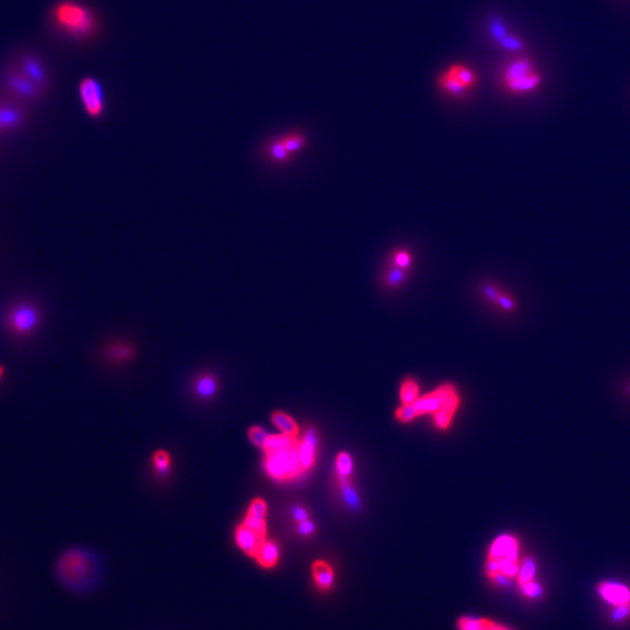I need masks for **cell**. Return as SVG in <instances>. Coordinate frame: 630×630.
Wrapping results in <instances>:
<instances>
[{"instance_id": "obj_8", "label": "cell", "mask_w": 630, "mask_h": 630, "mask_svg": "<svg viewBox=\"0 0 630 630\" xmlns=\"http://www.w3.org/2000/svg\"><path fill=\"white\" fill-rule=\"evenodd\" d=\"M29 111L22 103L0 97V137L15 134L29 123Z\"/></svg>"}, {"instance_id": "obj_32", "label": "cell", "mask_w": 630, "mask_h": 630, "mask_svg": "<svg viewBox=\"0 0 630 630\" xmlns=\"http://www.w3.org/2000/svg\"><path fill=\"white\" fill-rule=\"evenodd\" d=\"M242 523L247 525L248 528L252 529L254 531L257 532L258 535L263 536V537H268V536H266L268 535V534H266V532H268L266 518L259 517V516H256V515L247 513Z\"/></svg>"}, {"instance_id": "obj_14", "label": "cell", "mask_w": 630, "mask_h": 630, "mask_svg": "<svg viewBox=\"0 0 630 630\" xmlns=\"http://www.w3.org/2000/svg\"><path fill=\"white\" fill-rule=\"evenodd\" d=\"M261 155L266 162L275 166L289 165L293 160V155L286 150L280 137L265 141L262 146Z\"/></svg>"}, {"instance_id": "obj_36", "label": "cell", "mask_w": 630, "mask_h": 630, "mask_svg": "<svg viewBox=\"0 0 630 630\" xmlns=\"http://www.w3.org/2000/svg\"><path fill=\"white\" fill-rule=\"evenodd\" d=\"M502 292H503V289L495 285V284H492V282H487L481 287V294H482L483 299L486 300L487 303H492V305L496 303L497 299H499V296Z\"/></svg>"}, {"instance_id": "obj_1", "label": "cell", "mask_w": 630, "mask_h": 630, "mask_svg": "<svg viewBox=\"0 0 630 630\" xmlns=\"http://www.w3.org/2000/svg\"><path fill=\"white\" fill-rule=\"evenodd\" d=\"M50 22L61 36L78 43L89 41L99 29L95 12L78 0H59L50 10Z\"/></svg>"}, {"instance_id": "obj_2", "label": "cell", "mask_w": 630, "mask_h": 630, "mask_svg": "<svg viewBox=\"0 0 630 630\" xmlns=\"http://www.w3.org/2000/svg\"><path fill=\"white\" fill-rule=\"evenodd\" d=\"M43 319V310L39 303L29 298H18L5 307L1 327L12 340L25 341L39 331Z\"/></svg>"}, {"instance_id": "obj_40", "label": "cell", "mask_w": 630, "mask_h": 630, "mask_svg": "<svg viewBox=\"0 0 630 630\" xmlns=\"http://www.w3.org/2000/svg\"><path fill=\"white\" fill-rule=\"evenodd\" d=\"M521 591L522 594L524 595L525 598L529 599H538L543 594L542 586L538 582H536L535 580L530 581L528 584L521 586Z\"/></svg>"}, {"instance_id": "obj_35", "label": "cell", "mask_w": 630, "mask_h": 630, "mask_svg": "<svg viewBox=\"0 0 630 630\" xmlns=\"http://www.w3.org/2000/svg\"><path fill=\"white\" fill-rule=\"evenodd\" d=\"M153 464H155L157 472L160 474H166L169 472V466H171V457L166 451H157L153 455Z\"/></svg>"}, {"instance_id": "obj_38", "label": "cell", "mask_w": 630, "mask_h": 630, "mask_svg": "<svg viewBox=\"0 0 630 630\" xmlns=\"http://www.w3.org/2000/svg\"><path fill=\"white\" fill-rule=\"evenodd\" d=\"M490 34L493 36V39L499 43L501 40L509 34V32H508L507 27L504 26L503 22H501V20H497V19H493L492 22H490Z\"/></svg>"}, {"instance_id": "obj_33", "label": "cell", "mask_w": 630, "mask_h": 630, "mask_svg": "<svg viewBox=\"0 0 630 630\" xmlns=\"http://www.w3.org/2000/svg\"><path fill=\"white\" fill-rule=\"evenodd\" d=\"M269 436H270V434H268L263 427H250V430L248 432L249 441H250L256 448H261V450L264 448L265 444H266V441H268Z\"/></svg>"}, {"instance_id": "obj_21", "label": "cell", "mask_w": 630, "mask_h": 630, "mask_svg": "<svg viewBox=\"0 0 630 630\" xmlns=\"http://www.w3.org/2000/svg\"><path fill=\"white\" fill-rule=\"evenodd\" d=\"M271 420L273 425L280 430L284 434H289L292 437H298L299 427L296 420L291 415H286L282 411H275L272 413Z\"/></svg>"}, {"instance_id": "obj_6", "label": "cell", "mask_w": 630, "mask_h": 630, "mask_svg": "<svg viewBox=\"0 0 630 630\" xmlns=\"http://www.w3.org/2000/svg\"><path fill=\"white\" fill-rule=\"evenodd\" d=\"M3 88L6 97L15 99L22 104L40 101L46 94L39 87H36L31 80L26 78L15 64L10 66L5 71L3 76Z\"/></svg>"}, {"instance_id": "obj_17", "label": "cell", "mask_w": 630, "mask_h": 630, "mask_svg": "<svg viewBox=\"0 0 630 630\" xmlns=\"http://www.w3.org/2000/svg\"><path fill=\"white\" fill-rule=\"evenodd\" d=\"M263 568H273L279 560V546L271 539H265L254 558Z\"/></svg>"}, {"instance_id": "obj_27", "label": "cell", "mask_w": 630, "mask_h": 630, "mask_svg": "<svg viewBox=\"0 0 630 630\" xmlns=\"http://www.w3.org/2000/svg\"><path fill=\"white\" fill-rule=\"evenodd\" d=\"M536 574H537V561L534 557H527L522 561L517 577H516L520 587L523 585L528 584L530 581L535 580Z\"/></svg>"}, {"instance_id": "obj_12", "label": "cell", "mask_w": 630, "mask_h": 630, "mask_svg": "<svg viewBox=\"0 0 630 630\" xmlns=\"http://www.w3.org/2000/svg\"><path fill=\"white\" fill-rule=\"evenodd\" d=\"M488 558L520 560V540L513 535H502L490 546Z\"/></svg>"}, {"instance_id": "obj_11", "label": "cell", "mask_w": 630, "mask_h": 630, "mask_svg": "<svg viewBox=\"0 0 630 630\" xmlns=\"http://www.w3.org/2000/svg\"><path fill=\"white\" fill-rule=\"evenodd\" d=\"M596 591L599 595L613 607L630 605V588L621 582L601 581L596 586Z\"/></svg>"}, {"instance_id": "obj_45", "label": "cell", "mask_w": 630, "mask_h": 630, "mask_svg": "<svg viewBox=\"0 0 630 630\" xmlns=\"http://www.w3.org/2000/svg\"><path fill=\"white\" fill-rule=\"evenodd\" d=\"M629 391H630V387H629Z\"/></svg>"}, {"instance_id": "obj_37", "label": "cell", "mask_w": 630, "mask_h": 630, "mask_svg": "<svg viewBox=\"0 0 630 630\" xmlns=\"http://www.w3.org/2000/svg\"><path fill=\"white\" fill-rule=\"evenodd\" d=\"M495 306L499 307L501 310H503L506 313H513L517 310V303L513 296H509L507 293L502 292L497 299Z\"/></svg>"}, {"instance_id": "obj_22", "label": "cell", "mask_w": 630, "mask_h": 630, "mask_svg": "<svg viewBox=\"0 0 630 630\" xmlns=\"http://www.w3.org/2000/svg\"><path fill=\"white\" fill-rule=\"evenodd\" d=\"M217 390V380L210 373H202L194 382V391L201 398H210Z\"/></svg>"}, {"instance_id": "obj_4", "label": "cell", "mask_w": 630, "mask_h": 630, "mask_svg": "<svg viewBox=\"0 0 630 630\" xmlns=\"http://www.w3.org/2000/svg\"><path fill=\"white\" fill-rule=\"evenodd\" d=\"M501 82L507 92L515 95L534 92L542 85L540 71L528 57H517L504 68Z\"/></svg>"}, {"instance_id": "obj_9", "label": "cell", "mask_w": 630, "mask_h": 630, "mask_svg": "<svg viewBox=\"0 0 630 630\" xmlns=\"http://www.w3.org/2000/svg\"><path fill=\"white\" fill-rule=\"evenodd\" d=\"M15 66L43 92L47 94V92L50 90V73H48V69H47L43 59L38 57L36 54L32 53V52H24L15 59Z\"/></svg>"}, {"instance_id": "obj_13", "label": "cell", "mask_w": 630, "mask_h": 630, "mask_svg": "<svg viewBox=\"0 0 630 630\" xmlns=\"http://www.w3.org/2000/svg\"><path fill=\"white\" fill-rule=\"evenodd\" d=\"M268 537L258 535L252 529L248 528L247 525L241 523L235 530V540L242 551L250 558H255L258 549L264 543Z\"/></svg>"}, {"instance_id": "obj_18", "label": "cell", "mask_w": 630, "mask_h": 630, "mask_svg": "<svg viewBox=\"0 0 630 630\" xmlns=\"http://www.w3.org/2000/svg\"><path fill=\"white\" fill-rule=\"evenodd\" d=\"M314 582L321 591H327L334 582V571L329 564L324 560L314 561L312 566Z\"/></svg>"}, {"instance_id": "obj_3", "label": "cell", "mask_w": 630, "mask_h": 630, "mask_svg": "<svg viewBox=\"0 0 630 630\" xmlns=\"http://www.w3.org/2000/svg\"><path fill=\"white\" fill-rule=\"evenodd\" d=\"M57 573L59 579L68 586L81 587L95 578L97 561L85 550H68L57 560Z\"/></svg>"}, {"instance_id": "obj_16", "label": "cell", "mask_w": 630, "mask_h": 630, "mask_svg": "<svg viewBox=\"0 0 630 630\" xmlns=\"http://www.w3.org/2000/svg\"><path fill=\"white\" fill-rule=\"evenodd\" d=\"M317 436L314 434L313 430L307 431L303 441H299V446H298L299 460L305 472L314 465L315 453H317Z\"/></svg>"}, {"instance_id": "obj_26", "label": "cell", "mask_w": 630, "mask_h": 630, "mask_svg": "<svg viewBox=\"0 0 630 630\" xmlns=\"http://www.w3.org/2000/svg\"><path fill=\"white\" fill-rule=\"evenodd\" d=\"M280 139H282L286 150L292 155H296V153H299L306 148L307 138L301 132H289V134H282L280 136Z\"/></svg>"}, {"instance_id": "obj_15", "label": "cell", "mask_w": 630, "mask_h": 630, "mask_svg": "<svg viewBox=\"0 0 630 630\" xmlns=\"http://www.w3.org/2000/svg\"><path fill=\"white\" fill-rule=\"evenodd\" d=\"M410 273H411V270L398 268V266L387 263V266L384 268L383 272L380 275V285L387 289H399L408 280Z\"/></svg>"}, {"instance_id": "obj_34", "label": "cell", "mask_w": 630, "mask_h": 630, "mask_svg": "<svg viewBox=\"0 0 630 630\" xmlns=\"http://www.w3.org/2000/svg\"><path fill=\"white\" fill-rule=\"evenodd\" d=\"M499 45L503 50H508V52H513V53H518V52L524 50L523 40L520 39L518 36H514V34H511V33H509L506 38L501 40Z\"/></svg>"}, {"instance_id": "obj_41", "label": "cell", "mask_w": 630, "mask_h": 630, "mask_svg": "<svg viewBox=\"0 0 630 630\" xmlns=\"http://www.w3.org/2000/svg\"><path fill=\"white\" fill-rule=\"evenodd\" d=\"M628 617H630V605L617 606L613 608L612 620L614 622H623Z\"/></svg>"}, {"instance_id": "obj_7", "label": "cell", "mask_w": 630, "mask_h": 630, "mask_svg": "<svg viewBox=\"0 0 630 630\" xmlns=\"http://www.w3.org/2000/svg\"><path fill=\"white\" fill-rule=\"evenodd\" d=\"M78 96L85 113L92 120H99L106 113V95L97 78L87 76L78 85Z\"/></svg>"}, {"instance_id": "obj_20", "label": "cell", "mask_w": 630, "mask_h": 630, "mask_svg": "<svg viewBox=\"0 0 630 630\" xmlns=\"http://www.w3.org/2000/svg\"><path fill=\"white\" fill-rule=\"evenodd\" d=\"M298 444H299L298 438L292 437L289 434H270L263 451L265 453H272V452L282 451L286 448H294Z\"/></svg>"}, {"instance_id": "obj_39", "label": "cell", "mask_w": 630, "mask_h": 630, "mask_svg": "<svg viewBox=\"0 0 630 630\" xmlns=\"http://www.w3.org/2000/svg\"><path fill=\"white\" fill-rule=\"evenodd\" d=\"M396 417H397L401 422L408 423V422L413 420L415 417H418V415H417V411H415V405L403 404L401 408H398L397 412H396Z\"/></svg>"}, {"instance_id": "obj_19", "label": "cell", "mask_w": 630, "mask_h": 630, "mask_svg": "<svg viewBox=\"0 0 630 630\" xmlns=\"http://www.w3.org/2000/svg\"><path fill=\"white\" fill-rule=\"evenodd\" d=\"M458 627L460 630H513L490 620L474 619L467 616L459 620Z\"/></svg>"}, {"instance_id": "obj_28", "label": "cell", "mask_w": 630, "mask_h": 630, "mask_svg": "<svg viewBox=\"0 0 630 630\" xmlns=\"http://www.w3.org/2000/svg\"><path fill=\"white\" fill-rule=\"evenodd\" d=\"M387 264L394 265L398 268L408 269L411 270L413 265V255L411 251L405 248H398L394 249L387 258Z\"/></svg>"}, {"instance_id": "obj_30", "label": "cell", "mask_w": 630, "mask_h": 630, "mask_svg": "<svg viewBox=\"0 0 630 630\" xmlns=\"http://www.w3.org/2000/svg\"><path fill=\"white\" fill-rule=\"evenodd\" d=\"M336 472L341 482H345L349 476L352 475V460L350 455L347 454L345 452H342L336 458Z\"/></svg>"}, {"instance_id": "obj_5", "label": "cell", "mask_w": 630, "mask_h": 630, "mask_svg": "<svg viewBox=\"0 0 630 630\" xmlns=\"http://www.w3.org/2000/svg\"><path fill=\"white\" fill-rule=\"evenodd\" d=\"M298 446L299 444L282 451L265 453L264 468L266 474L277 481H287L296 479L305 473L300 464Z\"/></svg>"}, {"instance_id": "obj_29", "label": "cell", "mask_w": 630, "mask_h": 630, "mask_svg": "<svg viewBox=\"0 0 630 630\" xmlns=\"http://www.w3.org/2000/svg\"><path fill=\"white\" fill-rule=\"evenodd\" d=\"M108 354H109L110 357H111L113 361L123 362V361H127V359L134 356V347H131V345H127V343H123V342H115L113 345H110Z\"/></svg>"}, {"instance_id": "obj_43", "label": "cell", "mask_w": 630, "mask_h": 630, "mask_svg": "<svg viewBox=\"0 0 630 630\" xmlns=\"http://www.w3.org/2000/svg\"><path fill=\"white\" fill-rule=\"evenodd\" d=\"M293 518H294L298 523L308 520V514H307L306 509L303 507L294 508V510H293Z\"/></svg>"}, {"instance_id": "obj_25", "label": "cell", "mask_w": 630, "mask_h": 630, "mask_svg": "<svg viewBox=\"0 0 630 630\" xmlns=\"http://www.w3.org/2000/svg\"><path fill=\"white\" fill-rule=\"evenodd\" d=\"M446 73L457 78L459 82H461L462 85H466L468 89L475 87L476 83H478V78H476L475 73L472 69L466 67V66H462V64L452 66Z\"/></svg>"}, {"instance_id": "obj_31", "label": "cell", "mask_w": 630, "mask_h": 630, "mask_svg": "<svg viewBox=\"0 0 630 630\" xmlns=\"http://www.w3.org/2000/svg\"><path fill=\"white\" fill-rule=\"evenodd\" d=\"M419 387L415 380H406L401 387V399L403 404H415L418 399Z\"/></svg>"}, {"instance_id": "obj_10", "label": "cell", "mask_w": 630, "mask_h": 630, "mask_svg": "<svg viewBox=\"0 0 630 630\" xmlns=\"http://www.w3.org/2000/svg\"><path fill=\"white\" fill-rule=\"evenodd\" d=\"M439 397H441V408L434 413V424L438 429L441 430H446L451 425L452 418L454 415L455 411L458 410L459 404H460V398H459L454 387L451 384H445L437 389Z\"/></svg>"}, {"instance_id": "obj_24", "label": "cell", "mask_w": 630, "mask_h": 630, "mask_svg": "<svg viewBox=\"0 0 630 630\" xmlns=\"http://www.w3.org/2000/svg\"><path fill=\"white\" fill-rule=\"evenodd\" d=\"M441 397H439L438 391L436 390L431 394H425L424 397L418 398L413 405H415V411L419 417V415H427V413L434 415L441 408Z\"/></svg>"}, {"instance_id": "obj_44", "label": "cell", "mask_w": 630, "mask_h": 630, "mask_svg": "<svg viewBox=\"0 0 630 630\" xmlns=\"http://www.w3.org/2000/svg\"><path fill=\"white\" fill-rule=\"evenodd\" d=\"M5 373H6V368L3 364H0V382L3 380V377L5 376Z\"/></svg>"}, {"instance_id": "obj_42", "label": "cell", "mask_w": 630, "mask_h": 630, "mask_svg": "<svg viewBox=\"0 0 630 630\" xmlns=\"http://www.w3.org/2000/svg\"><path fill=\"white\" fill-rule=\"evenodd\" d=\"M298 531L303 536L312 535L314 532V524L312 522L308 521V520L300 522V523H298Z\"/></svg>"}, {"instance_id": "obj_23", "label": "cell", "mask_w": 630, "mask_h": 630, "mask_svg": "<svg viewBox=\"0 0 630 630\" xmlns=\"http://www.w3.org/2000/svg\"><path fill=\"white\" fill-rule=\"evenodd\" d=\"M438 83L444 92H448L450 95L454 96L457 99H465L466 96L468 95L469 89L448 73L441 75Z\"/></svg>"}]
</instances>
